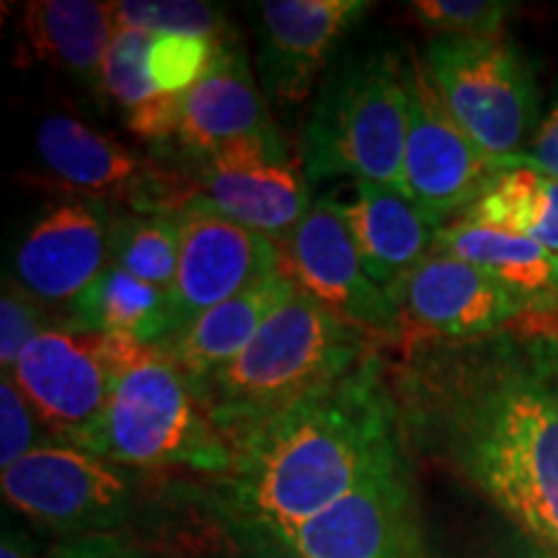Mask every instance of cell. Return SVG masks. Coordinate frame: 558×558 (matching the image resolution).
<instances>
[{"label":"cell","mask_w":558,"mask_h":558,"mask_svg":"<svg viewBox=\"0 0 558 558\" xmlns=\"http://www.w3.org/2000/svg\"><path fill=\"white\" fill-rule=\"evenodd\" d=\"M275 132L267 104L256 88L248 58L239 39H228L213 65L181 94L177 140L184 153L202 160L233 140Z\"/></svg>","instance_id":"obj_18"},{"label":"cell","mask_w":558,"mask_h":558,"mask_svg":"<svg viewBox=\"0 0 558 558\" xmlns=\"http://www.w3.org/2000/svg\"><path fill=\"white\" fill-rule=\"evenodd\" d=\"M401 414L375 352L256 427L233 450L218 501L284 535L401 460Z\"/></svg>","instance_id":"obj_2"},{"label":"cell","mask_w":558,"mask_h":558,"mask_svg":"<svg viewBox=\"0 0 558 558\" xmlns=\"http://www.w3.org/2000/svg\"><path fill=\"white\" fill-rule=\"evenodd\" d=\"M45 424L37 411L21 393L13 375L3 373L0 380V469H11L21 458L45 448Z\"/></svg>","instance_id":"obj_30"},{"label":"cell","mask_w":558,"mask_h":558,"mask_svg":"<svg viewBox=\"0 0 558 558\" xmlns=\"http://www.w3.org/2000/svg\"><path fill=\"white\" fill-rule=\"evenodd\" d=\"M409 94V135L403 156V194L442 226L448 215H460L473 205L488 181L505 169L486 156L456 122L422 54L403 62Z\"/></svg>","instance_id":"obj_11"},{"label":"cell","mask_w":558,"mask_h":558,"mask_svg":"<svg viewBox=\"0 0 558 558\" xmlns=\"http://www.w3.org/2000/svg\"><path fill=\"white\" fill-rule=\"evenodd\" d=\"M156 37L140 29H114L107 54H104L101 90L114 99L124 117L150 107L163 96V90L153 81L148 58Z\"/></svg>","instance_id":"obj_26"},{"label":"cell","mask_w":558,"mask_h":558,"mask_svg":"<svg viewBox=\"0 0 558 558\" xmlns=\"http://www.w3.org/2000/svg\"><path fill=\"white\" fill-rule=\"evenodd\" d=\"M535 558H558V556H554V554H543V556H535Z\"/></svg>","instance_id":"obj_36"},{"label":"cell","mask_w":558,"mask_h":558,"mask_svg":"<svg viewBox=\"0 0 558 558\" xmlns=\"http://www.w3.org/2000/svg\"><path fill=\"white\" fill-rule=\"evenodd\" d=\"M277 248L279 271L300 292L367 337H399L393 298L362 267L357 243L337 199H313L305 218Z\"/></svg>","instance_id":"obj_10"},{"label":"cell","mask_w":558,"mask_h":558,"mask_svg":"<svg viewBox=\"0 0 558 558\" xmlns=\"http://www.w3.org/2000/svg\"><path fill=\"white\" fill-rule=\"evenodd\" d=\"M460 220L525 235L558 256V179L530 166H505Z\"/></svg>","instance_id":"obj_24"},{"label":"cell","mask_w":558,"mask_h":558,"mask_svg":"<svg viewBox=\"0 0 558 558\" xmlns=\"http://www.w3.org/2000/svg\"><path fill=\"white\" fill-rule=\"evenodd\" d=\"M505 166H530V169H538L558 179V96L550 104L548 114L535 128L533 137L527 140L525 150L507 158Z\"/></svg>","instance_id":"obj_33"},{"label":"cell","mask_w":558,"mask_h":558,"mask_svg":"<svg viewBox=\"0 0 558 558\" xmlns=\"http://www.w3.org/2000/svg\"><path fill=\"white\" fill-rule=\"evenodd\" d=\"M148 347L78 326L47 329L26 347L11 375L45 429L60 442L78 445L104 416L117 383Z\"/></svg>","instance_id":"obj_7"},{"label":"cell","mask_w":558,"mask_h":558,"mask_svg":"<svg viewBox=\"0 0 558 558\" xmlns=\"http://www.w3.org/2000/svg\"><path fill=\"white\" fill-rule=\"evenodd\" d=\"M290 541L305 558H424L403 458L305 522Z\"/></svg>","instance_id":"obj_15"},{"label":"cell","mask_w":558,"mask_h":558,"mask_svg":"<svg viewBox=\"0 0 558 558\" xmlns=\"http://www.w3.org/2000/svg\"><path fill=\"white\" fill-rule=\"evenodd\" d=\"M369 9L362 0H262L254 5L264 90L284 104L311 94L349 26Z\"/></svg>","instance_id":"obj_17"},{"label":"cell","mask_w":558,"mask_h":558,"mask_svg":"<svg viewBox=\"0 0 558 558\" xmlns=\"http://www.w3.org/2000/svg\"><path fill=\"white\" fill-rule=\"evenodd\" d=\"M369 352L367 333L295 288L239 357L194 390L209 422L235 450L256 427Z\"/></svg>","instance_id":"obj_3"},{"label":"cell","mask_w":558,"mask_h":558,"mask_svg":"<svg viewBox=\"0 0 558 558\" xmlns=\"http://www.w3.org/2000/svg\"><path fill=\"white\" fill-rule=\"evenodd\" d=\"M177 222L179 269L171 290V337L202 313L279 271L275 241L239 226L207 202L192 199Z\"/></svg>","instance_id":"obj_13"},{"label":"cell","mask_w":558,"mask_h":558,"mask_svg":"<svg viewBox=\"0 0 558 558\" xmlns=\"http://www.w3.org/2000/svg\"><path fill=\"white\" fill-rule=\"evenodd\" d=\"M50 326H45V311L26 292L16 279H5L0 295V367L3 373L16 367L21 354L34 339L41 337Z\"/></svg>","instance_id":"obj_32"},{"label":"cell","mask_w":558,"mask_h":558,"mask_svg":"<svg viewBox=\"0 0 558 558\" xmlns=\"http://www.w3.org/2000/svg\"><path fill=\"white\" fill-rule=\"evenodd\" d=\"M0 558H37V548L24 533L5 527L3 543H0Z\"/></svg>","instance_id":"obj_35"},{"label":"cell","mask_w":558,"mask_h":558,"mask_svg":"<svg viewBox=\"0 0 558 558\" xmlns=\"http://www.w3.org/2000/svg\"><path fill=\"white\" fill-rule=\"evenodd\" d=\"M107 207L94 199H65L29 228L13 256V279L39 305L73 308L88 284L111 264Z\"/></svg>","instance_id":"obj_16"},{"label":"cell","mask_w":558,"mask_h":558,"mask_svg":"<svg viewBox=\"0 0 558 558\" xmlns=\"http://www.w3.org/2000/svg\"><path fill=\"white\" fill-rule=\"evenodd\" d=\"M111 264L171 295L179 269L177 215H132L111 226Z\"/></svg>","instance_id":"obj_25"},{"label":"cell","mask_w":558,"mask_h":558,"mask_svg":"<svg viewBox=\"0 0 558 558\" xmlns=\"http://www.w3.org/2000/svg\"><path fill=\"white\" fill-rule=\"evenodd\" d=\"M512 5L505 0H416L411 13L439 37L501 39Z\"/></svg>","instance_id":"obj_29"},{"label":"cell","mask_w":558,"mask_h":558,"mask_svg":"<svg viewBox=\"0 0 558 558\" xmlns=\"http://www.w3.org/2000/svg\"><path fill=\"white\" fill-rule=\"evenodd\" d=\"M114 29L160 34H199L209 39H233L228 19L209 3L197 0H122L114 3Z\"/></svg>","instance_id":"obj_27"},{"label":"cell","mask_w":558,"mask_h":558,"mask_svg":"<svg viewBox=\"0 0 558 558\" xmlns=\"http://www.w3.org/2000/svg\"><path fill=\"white\" fill-rule=\"evenodd\" d=\"M73 448L128 469H190L226 476L233 469V450L209 422L197 390L156 344L122 375L104 416Z\"/></svg>","instance_id":"obj_4"},{"label":"cell","mask_w":558,"mask_h":558,"mask_svg":"<svg viewBox=\"0 0 558 558\" xmlns=\"http://www.w3.org/2000/svg\"><path fill=\"white\" fill-rule=\"evenodd\" d=\"M424 62L439 99L486 156L505 163L525 150L538 120V86L509 41L437 37Z\"/></svg>","instance_id":"obj_6"},{"label":"cell","mask_w":558,"mask_h":558,"mask_svg":"<svg viewBox=\"0 0 558 558\" xmlns=\"http://www.w3.org/2000/svg\"><path fill=\"white\" fill-rule=\"evenodd\" d=\"M407 135V70L383 52L329 83L305 124L300 156L308 181L352 177L401 192Z\"/></svg>","instance_id":"obj_5"},{"label":"cell","mask_w":558,"mask_h":558,"mask_svg":"<svg viewBox=\"0 0 558 558\" xmlns=\"http://www.w3.org/2000/svg\"><path fill=\"white\" fill-rule=\"evenodd\" d=\"M399 337L418 344L427 337L473 339L499 331L525 303L484 269L450 254H432L393 292Z\"/></svg>","instance_id":"obj_14"},{"label":"cell","mask_w":558,"mask_h":558,"mask_svg":"<svg viewBox=\"0 0 558 558\" xmlns=\"http://www.w3.org/2000/svg\"><path fill=\"white\" fill-rule=\"evenodd\" d=\"M47 558H143V554L117 533L83 535L60 543Z\"/></svg>","instance_id":"obj_34"},{"label":"cell","mask_w":558,"mask_h":558,"mask_svg":"<svg viewBox=\"0 0 558 558\" xmlns=\"http://www.w3.org/2000/svg\"><path fill=\"white\" fill-rule=\"evenodd\" d=\"M295 292L282 271L262 279L259 284L241 292V295L215 305L199 318H194L186 329L160 344L166 354L173 360L186 380L194 388L218 375L228 362H233L251 344V339L259 333L267 318L279 305Z\"/></svg>","instance_id":"obj_20"},{"label":"cell","mask_w":558,"mask_h":558,"mask_svg":"<svg viewBox=\"0 0 558 558\" xmlns=\"http://www.w3.org/2000/svg\"><path fill=\"white\" fill-rule=\"evenodd\" d=\"M235 39V37H233ZM228 39H209L199 34H160L153 41L148 68L163 94H186Z\"/></svg>","instance_id":"obj_28"},{"label":"cell","mask_w":558,"mask_h":558,"mask_svg":"<svg viewBox=\"0 0 558 558\" xmlns=\"http://www.w3.org/2000/svg\"><path fill=\"white\" fill-rule=\"evenodd\" d=\"M70 318V326L78 329L160 347L171 337V295L109 264L75 300Z\"/></svg>","instance_id":"obj_23"},{"label":"cell","mask_w":558,"mask_h":558,"mask_svg":"<svg viewBox=\"0 0 558 558\" xmlns=\"http://www.w3.org/2000/svg\"><path fill=\"white\" fill-rule=\"evenodd\" d=\"M213 509L233 558H305L303 550L271 522L239 512L218 499L213 501Z\"/></svg>","instance_id":"obj_31"},{"label":"cell","mask_w":558,"mask_h":558,"mask_svg":"<svg viewBox=\"0 0 558 558\" xmlns=\"http://www.w3.org/2000/svg\"><path fill=\"white\" fill-rule=\"evenodd\" d=\"M432 251L484 269L525 305H558V256L538 241L456 220L437 230Z\"/></svg>","instance_id":"obj_22"},{"label":"cell","mask_w":558,"mask_h":558,"mask_svg":"<svg viewBox=\"0 0 558 558\" xmlns=\"http://www.w3.org/2000/svg\"><path fill=\"white\" fill-rule=\"evenodd\" d=\"M337 202L357 243L362 267L393 298L403 279L432 254L442 226L403 192L373 181H354L347 199Z\"/></svg>","instance_id":"obj_19"},{"label":"cell","mask_w":558,"mask_h":558,"mask_svg":"<svg viewBox=\"0 0 558 558\" xmlns=\"http://www.w3.org/2000/svg\"><path fill=\"white\" fill-rule=\"evenodd\" d=\"M393 393L401 429L448 450L509 520L558 554V369L418 352Z\"/></svg>","instance_id":"obj_1"},{"label":"cell","mask_w":558,"mask_h":558,"mask_svg":"<svg viewBox=\"0 0 558 558\" xmlns=\"http://www.w3.org/2000/svg\"><path fill=\"white\" fill-rule=\"evenodd\" d=\"M37 156L47 177L78 199L124 202L135 215H179L194 199L177 173L68 114L41 120Z\"/></svg>","instance_id":"obj_9"},{"label":"cell","mask_w":558,"mask_h":558,"mask_svg":"<svg viewBox=\"0 0 558 558\" xmlns=\"http://www.w3.org/2000/svg\"><path fill=\"white\" fill-rule=\"evenodd\" d=\"M0 484L13 509L70 538L114 533L128 522L137 494L128 465L65 442L21 458L3 471Z\"/></svg>","instance_id":"obj_8"},{"label":"cell","mask_w":558,"mask_h":558,"mask_svg":"<svg viewBox=\"0 0 558 558\" xmlns=\"http://www.w3.org/2000/svg\"><path fill=\"white\" fill-rule=\"evenodd\" d=\"M21 52L50 62L75 81L101 90L104 54L114 37V3L39 0L21 16Z\"/></svg>","instance_id":"obj_21"},{"label":"cell","mask_w":558,"mask_h":558,"mask_svg":"<svg viewBox=\"0 0 558 558\" xmlns=\"http://www.w3.org/2000/svg\"><path fill=\"white\" fill-rule=\"evenodd\" d=\"M194 199L275 243L288 239L313 205L303 158L290 156L277 130L233 140L197 160Z\"/></svg>","instance_id":"obj_12"}]
</instances>
